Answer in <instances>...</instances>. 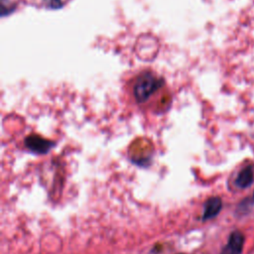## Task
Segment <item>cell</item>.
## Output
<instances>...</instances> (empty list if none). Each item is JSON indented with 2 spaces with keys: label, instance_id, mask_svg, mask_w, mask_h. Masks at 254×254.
<instances>
[{
  "label": "cell",
  "instance_id": "3957f363",
  "mask_svg": "<svg viewBox=\"0 0 254 254\" xmlns=\"http://www.w3.org/2000/svg\"><path fill=\"white\" fill-rule=\"evenodd\" d=\"M244 244V236L240 231H233L220 254H241Z\"/></svg>",
  "mask_w": 254,
  "mask_h": 254
},
{
  "label": "cell",
  "instance_id": "5b68a950",
  "mask_svg": "<svg viewBox=\"0 0 254 254\" xmlns=\"http://www.w3.org/2000/svg\"><path fill=\"white\" fill-rule=\"evenodd\" d=\"M254 173L252 167L248 166L241 170L235 180V185L240 189H246L253 183Z\"/></svg>",
  "mask_w": 254,
  "mask_h": 254
},
{
  "label": "cell",
  "instance_id": "277c9868",
  "mask_svg": "<svg viewBox=\"0 0 254 254\" xmlns=\"http://www.w3.org/2000/svg\"><path fill=\"white\" fill-rule=\"evenodd\" d=\"M222 201L221 198L218 196L209 197L203 206V213H202V220H208L215 217L221 210Z\"/></svg>",
  "mask_w": 254,
  "mask_h": 254
},
{
  "label": "cell",
  "instance_id": "8992f818",
  "mask_svg": "<svg viewBox=\"0 0 254 254\" xmlns=\"http://www.w3.org/2000/svg\"><path fill=\"white\" fill-rule=\"evenodd\" d=\"M45 2L49 7L53 9H56L62 6V0H45Z\"/></svg>",
  "mask_w": 254,
  "mask_h": 254
},
{
  "label": "cell",
  "instance_id": "7a4b0ae2",
  "mask_svg": "<svg viewBox=\"0 0 254 254\" xmlns=\"http://www.w3.org/2000/svg\"><path fill=\"white\" fill-rule=\"evenodd\" d=\"M25 146L31 152L43 155L47 154L55 146V143L38 135H30L25 139Z\"/></svg>",
  "mask_w": 254,
  "mask_h": 254
},
{
  "label": "cell",
  "instance_id": "6da1fadb",
  "mask_svg": "<svg viewBox=\"0 0 254 254\" xmlns=\"http://www.w3.org/2000/svg\"><path fill=\"white\" fill-rule=\"evenodd\" d=\"M164 80L156 76L153 72L144 71L137 76L133 91L134 96L138 102L146 101L155 91L162 87Z\"/></svg>",
  "mask_w": 254,
  "mask_h": 254
},
{
  "label": "cell",
  "instance_id": "52a82bcc",
  "mask_svg": "<svg viewBox=\"0 0 254 254\" xmlns=\"http://www.w3.org/2000/svg\"><path fill=\"white\" fill-rule=\"evenodd\" d=\"M180 254H183V253H180Z\"/></svg>",
  "mask_w": 254,
  "mask_h": 254
}]
</instances>
